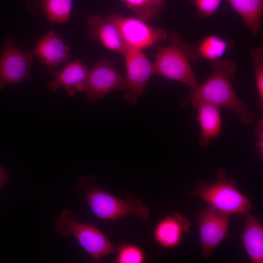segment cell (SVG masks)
Wrapping results in <instances>:
<instances>
[{
	"instance_id": "1",
	"label": "cell",
	"mask_w": 263,
	"mask_h": 263,
	"mask_svg": "<svg viewBox=\"0 0 263 263\" xmlns=\"http://www.w3.org/2000/svg\"><path fill=\"white\" fill-rule=\"evenodd\" d=\"M213 69L210 76L180 104V108L204 102L224 107L235 113L244 125H250L255 113L249 110L235 91L231 80L238 70L236 61L230 59L210 61Z\"/></svg>"
},
{
	"instance_id": "2",
	"label": "cell",
	"mask_w": 263,
	"mask_h": 263,
	"mask_svg": "<svg viewBox=\"0 0 263 263\" xmlns=\"http://www.w3.org/2000/svg\"><path fill=\"white\" fill-rule=\"evenodd\" d=\"M92 175L81 176L75 187L78 193H83L94 214L99 219L117 221L130 215H134L143 222L150 216L148 207L132 194L125 199L117 198L97 188Z\"/></svg>"
},
{
	"instance_id": "3",
	"label": "cell",
	"mask_w": 263,
	"mask_h": 263,
	"mask_svg": "<svg viewBox=\"0 0 263 263\" xmlns=\"http://www.w3.org/2000/svg\"><path fill=\"white\" fill-rule=\"evenodd\" d=\"M168 38L169 45L156 48L155 75L188 85L192 92L199 85L190 62L192 48L188 42H181L178 33L172 32Z\"/></svg>"
},
{
	"instance_id": "4",
	"label": "cell",
	"mask_w": 263,
	"mask_h": 263,
	"mask_svg": "<svg viewBox=\"0 0 263 263\" xmlns=\"http://www.w3.org/2000/svg\"><path fill=\"white\" fill-rule=\"evenodd\" d=\"M218 179L212 183L201 181L198 187L188 193L202 199L217 210L229 215H244L252 208L249 199L238 189L236 182L227 179L221 168L217 171Z\"/></svg>"
},
{
	"instance_id": "5",
	"label": "cell",
	"mask_w": 263,
	"mask_h": 263,
	"mask_svg": "<svg viewBox=\"0 0 263 263\" xmlns=\"http://www.w3.org/2000/svg\"><path fill=\"white\" fill-rule=\"evenodd\" d=\"M55 226L60 235L74 237L94 263L116 251L115 246L99 229L78 221L71 210L64 209L61 211Z\"/></svg>"
},
{
	"instance_id": "6",
	"label": "cell",
	"mask_w": 263,
	"mask_h": 263,
	"mask_svg": "<svg viewBox=\"0 0 263 263\" xmlns=\"http://www.w3.org/2000/svg\"><path fill=\"white\" fill-rule=\"evenodd\" d=\"M118 27L126 49L142 51L157 41L168 38V31L147 24L143 20L118 14L108 16Z\"/></svg>"
},
{
	"instance_id": "7",
	"label": "cell",
	"mask_w": 263,
	"mask_h": 263,
	"mask_svg": "<svg viewBox=\"0 0 263 263\" xmlns=\"http://www.w3.org/2000/svg\"><path fill=\"white\" fill-rule=\"evenodd\" d=\"M0 53V90L7 85H15L30 79L33 63L31 51L19 49L14 37L10 35L6 38Z\"/></svg>"
},
{
	"instance_id": "8",
	"label": "cell",
	"mask_w": 263,
	"mask_h": 263,
	"mask_svg": "<svg viewBox=\"0 0 263 263\" xmlns=\"http://www.w3.org/2000/svg\"><path fill=\"white\" fill-rule=\"evenodd\" d=\"M123 56L126 64L128 91L123 97L134 104L143 95L150 78L155 75L154 67L142 51L126 49Z\"/></svg>"
},
{
	"instance_id": "9",
	"label": "cell",
	"mask_w": 263,
	"mask_h": 263,
	"mask_svg": "<svg viewBox=\"0 0 263 263\" xmlns=\"http://www.w3.org/2000/svg\"><path fill=\"white\" fill-rule=\"evenodd\" d=\"M229 216L209 205L195 214L199 225L204 258H210L216 247L228 236Z\"/></svg>"
},
{
	"instance_id": "10",
	"label": "cell",
	"mask_w": 263,
	"mask_h": 263,
	"mask_svg": "<svg viewBox=\"0 0 263 263\" xmlns=\"http://www.w3.org/2000/svg\"><path fill=\"white\" fill-rule=\"evenodd\" d=\"M126 88V76L119 73L106 58L94 65L89 73L84 91L88 101L93 103L113 90Z\"/></svg>"
},
{
	"instance_id": "11",
	"label": "cell",
	"mask_w": 263,
	"mask_h": 263,
	"mask_svg": "<svg viewBox=\"0 0 263 263\" xmlns=\"http://www.w3.org/2000/svg\"><path fill=\"white\" fill-rule=\"evenodd\" d=\"M49 71L51 75L48 83L50 91L55 93L59 89H64L70 96L85 90L90 73L87 65L80 59L68 64L61 71Z\"/></svg>"
},
{
	"instance_id": "12",
	"label": "cell",
	"mask_w": 263,
	"mask_h": 263,
	"mask_svg": "<svg viewBox=\"0 0 263 263\" xmlns=\"http://www.w3.org/2000/svg\"><path fill=\"white\" fill-rule=\"evenodd\" d=\"M31 52L48 70L58 67L71 57L69 48L52 30L37 42Z\"/></svg>"
},
{
	"instance_id": "13",
	"label": "cell",
	"mask_w": 263,
	"mask_h": 263,
	"mask_svg": "<svg viewBox=\"0 0 263 263\" xmlns=\"http://www.w3.org/2000/svg\"><path fill=\"white\" fill-rule=\"evenodd\" d=\"M86 30L89 36L101 42L108 50L122 55L126 50L117 26L107 17L93 14L87 19Z\"/></svg>"
},
{
	"instance_id": "14",
	"label": "cell",
	"mask_w": 263,
	"mask_h": 263,
	"mask_svg": "<svg viewBox=\"0 0 263 263\" xmlns=\"http://www.w3.org/2000/svg\"><path fill=\"white\" fill-rule=\"evenodd\" d=\"M190 226L189 221L186 217L181 213L174 212L158 223L153 232L154 240L163 247H174L180 244Z\"/></svg>"
},
{
	"instance_id": "15",
	"label": "cell",
	"mask_w": 263,
	"mask_h": 263,
	"mask_svg": "<svg viewBox=\"0 0 263 263\" xmlns=\"http://www.w3.org/2000/svg\"><path fill=\"white\" fill-rule=\"evenodd\" d=\"M192 106L196 110V118L201 129L198 144L201 147L206 148L221 132L222 123L220 107L204 102H199Z\"/></svg>"
},
{
	"instance_id": "16",
	"label": "cell",
	"mask_w": 263,
	"mask_h": 263,
	"mask_svg": "<svg viewBox=\"0 0 263 263\" xmlns=\"http://www.w3.org/2000/svg\"><path fill=\"white\" fill-rule=\"evenodd\" d=\"M245 221L241 239L245 249L253 263L263 262V227L249 212L244 215Z\"/></svg>"
},
{
	"instance_id": "17",
	"label": "cell",
	"mask_w": 263,
	"mask_h": 263,
	"mask_svg": "<svg viewBox=\"0 0 263 263\" xmlns=\"http://www.w3.org/2000/svg\"><path fill=\"white\" fill-rule=\"evenodd\" d=\"M73 0H29L26 6L33 14H44L51 22H67L72 10Z\"/></svg>"
},
{
	"instance_id": "18",
	"label": "cell",
	"mask_w": 263,
	"mask_h": 263,
	"mask_svg": "<svg viewBox=\"0 0 263 263\" xmlns=\"http://www.w3.org/2000/svg\"><path fill=\"white\" fill-rule=\"evenodd\" d=\"M241 17L253 35L262 30L263 0H225Z\"/></svg>"
},
{
	"instance_id": "19",
	"label": "cell",
	"mask_w": 263,
	"mask_h": 263,
	"mask_svg": "<svg viewBox=\"0 0 263 263\" xmlns=\"http://www.w3.org/2000/svg\"><path fill=\"white\" fill-rule=\"evenodd\" d=\"M234 45L233 40L223 39L215 35L204 38L195 48H192L191 59L204 58L210 61L221 58Z\"/></svg>"
},
{
	"instance_id": "20",
	"label": "cell",
	"mask_w": 263,
	"mask_h": 263,
	"mask_svg": "<svg viewBox=\"0 0 263 263\" xmlns=\"http://www.w3.org/2000/svg\"><path fill=\"white\" fill-rule=\"evenodd\" d=\"M118 252L116 261L118 263H142L145 261V254L138 246L123 244L115 246Z\"/></svg>"
},
{
	"instance_id": "21",
	"label": "cell",
	"mask_w": 263,
	"mask_h": 263,
	"mask_svg": "<svg viewBox=\"0 0 263 263\" xmlns=\"http://www.w3.org/2000/svg\"><path fill=\"white\" fill-rule=\"evenodd\" d=\"M254 68L255 81L259 97L258 109L263 110V48L261 46L256 50H250Z\"/></svg>"
},
{
	"instance_id": "22",
	"label": "cell",
	"mask_w": 263,
	"mask_h": 263,
	"mask_svg": "<svg viewBox=\"0 0 263 263\" xmlns=\"http://www.w3.org/2000/svg\"><path fill=\"white\" fill-rule=\"evenodd\" d=\"M164 0H149L146 5L134 14L144 21H150L157 16L162 11Z\"/></svg>"
},
{
	"instance_id": "23",
	"label": "cell",
	"mask_w": 263,
	"mask_h": 263,
	"mask_svg": "<svg viewBox=\"0 0 263 263\" xmlns=\"http://www.w3.org/2000/svg\"><path fill=\"white\" fill-rule=\"evenodd\" d=\"M193 3L199 15L207 18L218 10L222 0H187Z\"/></svg>"
},
{
	"instance_id": "24",
	"label": "cell",
	"mask_w": 263,
	"mask_h": 263,
	"mask_svg": "<svg viewBox=\"0 0 263 263\" xmlns=\"http://www.w3.org/2000/svg\"><path fill=\"white\" fill-rule=\"evenodd\" d=\"M125 3L128 8L134 13L144 7L149 0H120Z\"/></svg>"
},
{
	"instance_id": "25",
	"label": "cell",
	"mask_w": 263,
	"mask_h": 263,
	"mask_svg": "<svg viewBox=\"0 0 263 263\" xmlns=\"http://www.w3.org/2000/svg\"><path fill=\"white\" fill-rule=\"evenodd\" d=\"M258 141L256 144L259 150L260 153L263 156V122L262 120L259 122L258 125L255 131Z\"/></svg>"
},
{
	"instance_id": "26",
	"label": "cell",
	"mask_w": 263,
	"mask_h": 263,
	"mask_svg": "<svg viewBox=\"0 0 263 263\" xmlns=\"http://www.w3.org/2000/svg\"><path fill=\"white\" fill-rule=\"evenodd\" d=\"M10 179L9 174L0 165V189Z\"/></svg>"
}]
</instances>
